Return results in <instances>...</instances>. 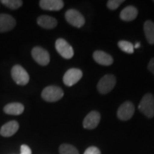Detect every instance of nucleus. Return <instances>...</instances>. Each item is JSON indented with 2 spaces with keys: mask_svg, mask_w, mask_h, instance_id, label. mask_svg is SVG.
Listing matches in <instances>:
<instances>
[{
  "mask_svg": "<svg viewBox=\"0 0 154 154\" xmlns=\"http://www.w3.org/2000/svg\"><path fill=\"white\" fill-rule=\"evenodd\" d=\"M139 110L148 118L154 116V96L152 94H146L144 95L141 99Z\"/></svg>",
  "mask_w": 154,
  "mask_h": 154,
  "instance_id": "obj_1",
  "label": "nucleus"
},
{
  "mask_svg": "<svg viewBox=\"0 0 154 154\" xmlns=\"http://www.w3.org/2000/svg\"><path fill=\"white\" fill-rule=\"evenodd\" d=\"M63 96V91L59 87L48 86L45 88L41 93V97L45 101L47 102H56L61 99Z\"/></svg>",
  "mask_w": 154,
  "mask_h": 154,
  "instance_id": "obj_2",
  "label": "nucleus"
},
{
  "mask_svg": "<svg viewBox=\"0 0 154 154\" xmlns=\"http://www.w3.org/2000/svg\"><path fill=\"white\" fill-rule=\"evenodd\" d=\"M11 76L13 78L14 82L20 85V86H24L28 84L29 82V75L28 72L24 69L21 65H15L11 69Z\"/></svg>",
  "mask_w": 154,
  "mask_h": 154,
  "instance_id": "obj_3",
  "label": "nucleus"
},
{
  "mask_svg": "<svg viewBox=\"0 0 154 154\" xmlns=\"http://www.w3.org/2000/svg\"><path fill=\"white\" fill-rule=\"evenodd\" d=\"M116 77L113 75H105L98 82V91L101 94H106L110 93L116 85Z\"/></svg>",
  "mask_w": 154,
  "mask_h": 154,
  "instance_id": "obj_4",
  "label": "nucleus"
},
{
  "mask_svg": "<svg viewBox=\"0 0 154 154\" xmlns=\"http://www.w3.org/2000/svg\"><path fill=\"white\" fill-rule=\"evenodd\" d=\"M65 19L71 26L75 28H82L85 24V18L82 15V13L74 9H70L66 11Z\"/></svg>",
  "mask_w": 154,
  "mask_h": 154,
  "instance_id": "obj_5",
  "label": "nucleus"
},
{
  "mask_svg": "<svg viewBox=\"0 0 154 154\" xmlns=\"http://www.w3.org/2000/svg\"><path fill=\"white\" fill-rule=\"evenodd\" d=\"M56 50L63 58L69 59L74 56V50L70 45L63 38H58L56 41Z\"/></svg>",
  "mask_w": 154,
  "mask_h": 154,
  "instance_id": "obj_6",
  "label": "nucleus"
},
{
  "mask_svg": "<svg viewBox=\"0 0 154 154\" xmlns=\"http://www.w3.org/2000/svg\"><path fill=\"white\" fill-rule=\"evenodd\" d=\"M134 113V105L130 101H126L117 110V117L122 121L129 120Z\"/></svg>",
  "mask_w": 154,
  "mask_h": 154,
  "instance_id": "obj_7",
  "label": "nucleus"
},
{
  "mask_svg": "<svg viewBox=\"0 0 154 154\" xmlns=\"http://www.w3.org/2000/svg\"><path fill=\"white\" fill-rule=\"evenodd\" d=\"M82 77V71L79 69L73 68L69 69L63 75V83L68 87H72L76 84Z\"/></svg>",
  "mask_w": 154,
  "mask_h": 154,
  "instance_id": "obj_8",
  "label": "nucleus"
},
{
  "mask_svg": "<svg viewBox=\"0 0 154 154\" xmlns=\"http://www.w3.org/2000/svg\"><path fill=\"white\" fill-rule=\"evenodd\" d=\"M33 58L38 64L45 66L50 63V55L48 51L42 47L36 46L32 50Z\"/></svg>",
  "mask_w": 154,
  "mask_h": 154,
  "instance_id": "obj_9",
  "label": "nucleus"
},
{
  "mask_svg": "<svg viewBox=\"0 0 154 154\" xmlns=\"http://www.w3.org/2000/svg\"><path fill=\"white\" fill-rule=\"evenodd\" d=\"M100 114L96 110H93L88 113L83 120V127L87 129H94L99 124L100 122Z\"/></svg>",
  "mask_w": 154,
  "mask_h": 154,
  "instance_id": "obj_10",
  "label": "nucleus"
},
{
  "mask_svg": "<svg viewBox=\"0 0 154 154\" xmlns=\"http://www.w3.org/2000/svg\"><path fill=\"white\" fill-rule=\"evenodd\" d=\"M17 22L14 17L7 14H0V33H5L15 28Z\"/></svg>",
  "mask_w": 154,
  "mask_h": 154,
  "instance_id": "obj_11",
  "label": "nucleus"
},
{
  "mask_svg": "<svg viewBox=\"0 0 154 154\" xmlns=\"http://www.w3.org/2000/svg\"><path fill=\"white\" fill-rule=\"evenodd\" d=\"M64 5L62 0H41L39 1V6L45 11H57L63 9Z\"/></svg>",
  "mask_w": 154,
  "mask_h": 154,
  "instance_id": "obj_12",
  "label": "nucleus"
},
{
  "mask_svg": "<svg viewBox=\"0 0 154 154\" xmlns=\"http://www.w3.org/2000/svg\"><path fill=\"white\" fill-rule=\"evenodd\" d=\"M19 129V123L17 121L8 122L3 125L0 129V134L4 137H11L14 135Z\"/></svg>",
  "mask_w": 154,
  "mask_h": 154,
  "instance_id": "obj_13",
  "label": "nucleus"
},
{
  "mask_svg": "<svg viewBox=\"0 0 154 154\" xmlns=\"http://www.w3.org/2000/svg\"><path fill=\"white\" fill-rule=\"evenodd\" d=\"M94 59L96 63H98L101 65L109 66L113 63V57L108 53H106L103 51H96L94 52Z\"/></svg>",
  "mask_w": 154,
  "mask_h": 154,
  "instance_id": "obj_14",
  "label": "nucleus"
},
{
  "mask_svg": "<svg viewBox=\"0 0 154 154\" xmlns=\"http://www.w3.org/2000/svg\"><path fill=\"white\" fill-rule=\"evenodd\" d=\"M138 16V10L132 5H128L125 7L120 13V18L122 21L130 22L134 20Z\"/></svg>",
  "mask_w": 154,
  "mask_h": 154,
  "instance_id": "obj_15",
  "label": "nucleus"
},
{
  "mask_svg": "<svg viewBox=\"0 0 154 154\" xmlns=\"http://www.w3.org/2000/svg\"><path fill=\"white\" fill-rule=\"evenodd\" d=\"M37 23L38 26L45 29H51L56 28L57 22L54 17L49 16H40L37 19Z\"/></svg>",
  "mask_w": 154,
  "mask_h": 154,
  "instance_id": "obj_16",
  "label": "nucleus"
},
{
  "mask_svg": "<svg viewBox=\"0 0 154 154\" xmlns=\"http://www.w3.org/2000/svg\"><path fill=\"white\" fill-rule=\"evenodd\" d=\"M4 111L6 114L13 116L21 115L22 112L24 111V106L21 103H10L6 105L4 108Z\"/></svg>",
  "mask_w": 154,
  "mask_h": 154,
  "instance_id": "obj_17",
  "label": "nucleus"
},
{
  "mask_svg": "<svg viewBox=\"0 0 154 154\" xmlns=\"http://www.w3.org/2000/svg\"><path fill=\"white\" fill-rule=\"evenodd\" d=\"M144 33L149 44H154V22L146 21L144 23Z\"/></svg>",
  "mask_w": 154,
  "mask_h": 154,
  "instance_id": "obj_18",
  "label": "nucleus"
},
{
  "mask_svg": "<svg viewBox=\"0 0 154 154\" xmlns=\"http://www.w3.org/2000/svg\"><path fill=\"white\" fill-rule=\"evenodd\" d=\"M118 47L124 52L126 53H128V54H132L134 53V45L129 42V41H127V40H120L118 42Z\"/></svg>",
  "mask_w": 154,
  "mask_h": 154,
  "instance_id": "obj_19",
  "label": "nucleus"
},
{
  "mask_svg": "<svg viewBox=\"0 0 154 154\" xmlns=\"http://www.w3.org/2000/svg\"><path fill=\"white\" fill-rule=\"evenodd\" d=\"M60 154H79V152L74 146L69 144H63L59 147Z\"/></svg>",
  "mask_w": 154,
  "mask_h": 154,
  "instance_id": "obj_20",
  "label": "nucleus"
},
{
  "mask_svg": "<svg viewBox=\"0 0 154 154\" xmlns=\"http://www.w3.org/2000/svg\"><path fill=\"white\" fill-rule=\"evenodd\" d=\"M1 3L11 10H17L18 8H20L23 4L21 0H2Z\"/></svg>",
  "mask_w": 154,
  "mask_h": 154,
  "instance_id": "obj_21",
  "label": "nucleus"
},
{
  "mask_svg": "<svg viewBox=\"0 0 154 154\" xmlns=\"http://www.w3.org/2000/svg\"><path fill=\"white\" fill-rule=\"evenodd\" d=\"M123 2V0H109L107 2V7L111 11H114L121 5Z\"/></svg>",
  "mask_w": 154,
  "mask_h": 154,
  "instance_id": "obj_22",
  "label": "nucleus"
},
{
  "mask_svg": "<svg viewBox=\"0 0 154 154\" xmlns=\"http://www.w3.org/2000/svg\"><path fill=\"white\" fill-rule=\"evenodd\" d=\"M84 154H101V152H100V151H99V149L98 147L90 146L85 151Z\"/></svg>",
  "mask_w": 154,
  "mask_h": 154,
  "instance_id": "obj_23",
  "label": "nucleus"
},
{
  "mask_svg": "<svg viewBox=\"0 0 154 154\" xmlns=\"http://www.w3.org/2000/svg\"><path fill=\"white\" fill-rule=\"evenodd\" d=\"M20 154H32V151L30 147L27 145H22L21 146V153Z\"/></svg>",
  "mask_w": 154,
  "mask_h": 154,
  "instance_id": "obj_24",
  "label": "nucleus"
},
{
  "mask_svg": "<svg viewBox=\"0 0 154 154\" xmlns=\"http://www.w3.org/2000/svg\"><path fill=\"white\" fill-rule=\"evenodd\" d=\"M147 68H148L149 71L152 72V74L154 75V57L150 60L148 65H147Z\"/></svg>",
  "mask_w": 154,
  "mask_h": 154,
  "instance_id": "obj_25",
  "label": "nucleus"
},
{
  "mask_svg": "<svg viewBox=\"0 0 154 154\" xmlns=\"http://www.w3.org/2000/svg\"><path fill=\"white\" fill-rule=\"evenodd\" d=\"M134 47H135V48H138V47H140V43H137V44L135 45Z\"/></svg>",
  "mask_w": 154,
  "mask_h": 154,
  "instance_id": "obj_26",
  "label": "nucleus"
},
{
  "mask_svg": "<svg viewBox=\"0 0 154 154\" xmlns=\"http://www.w3.org/2000/svg\"><path fill=\"white\" fill-rule=\"evenodd\" d=\"M153 2H154V1H153Z\"/></svg>",
  "mask_w": 154,
  "mask_h": 154,
  "instance_id": "obj_27",
  "label": "nucleus"
}]
</instances>
